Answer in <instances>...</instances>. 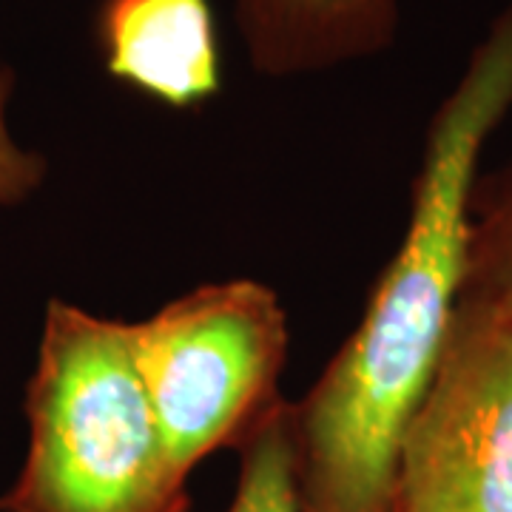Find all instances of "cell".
Segmentation results:
<instances>
[{
  "instance_id": "cell-1",
  "label": "cell",
  "mask_w": 512,
  "mask_h": 512,
  "mask_svg": "<svg viewBox=\"0 0 512 512\" xmlns=\"http://www.w3.org/2000/svg\"><path fill=\"white\" fill-rule=\"evenodd\" d=\"M510 111L512 0L427 126L407 231L359 325L293 402L299 512H393L404 424L461 302L481 151Z\"/></svg>"
},
{
  "instance_id": "cell-2",
  "label": "cell",
  "mask_w": 512,
  "mask_h": 512,
  "mask_svg": "<svg viewBox=\"0 0 512 512\" xmlns=\"http://www.w3.org/2000/svg\"><path fill=\"white\" fill-rule=\"evenodd\" d=\"M29 447L0 512H188L128 322L52 299L26 384Z\"/></svg>"
},
{
  "instance_id": "cell-3",
  "label": "cell",
  "mask_w": 512,
  "mask_h": 512,
  "mask_svg": "<svg viewBox=\"0 0 512 512\" xmlns=\"http://www.w3.org/2000/svg\"><path fill=\"white\" fill-rule=\"evenodd\" d=\"M128 330L160 430L188 473L211 453L242 450L288 404V313L265 282H208Z\"/></svg>"
},
{
  "instance_id": "cell-4",
  "label": "cell",
  "mask_w": 512,
  "mask_h": 512,
  "mask_svg": "<svg viewBox=\"0 0 512 512\" xmlns=\"http://www.w3.org/2000/svg\"><path fill=\"white\" fill-rule=\"evenodd\" d=\"M393 512H512V325L456 311L404 424Z\"/></svg>"
},
{
  "instance_id": "cell-5",
  "label": "cell",
  "mask_w": 512,
  "mask_h": 512,
  "mask_svg": "<svg viewBox=\"0 0 512 512\" xmlns=\"http://www.w3.org/2000/svg\"><path fill=\"white\" fill-rule=\"evenodd\" d=\"M97 43L114 80L171 109H194L222 89L211 0H103Z\"/></svg>"
},
{
  "instance_id": "cell-6",
  "label": "cell",
  "mask_w": 512,
  "mask_h": 512,
  "mask_svg": "<svg viewBox=\"0 0 512 512\" xmlns=\"http://www.w3.org/2000/svg\"><path fill=\"white\" fill-rule=\"evenodd\" d=\"M248 60L262 77H305L393 46L402 0H234Z\"/></svg>"
},
{
  "instance_id": "cell-7",
  "label": "cell",
  "mask_w": 512,
  "mask_h": 512,
  "mask_svg": "<svg viewBox=\"0 0 512 512\" xmlns=\"http://www.w3.org/2000/svg\"><path fill=\"white\" fill-rule=\"evenodd\" d=\"M458 311L512 325V171L476 185L467 276Z\"/></svg>"
},
{
  "instance_id": "cell-8",
  "label": "cell",
  "mask_w": 512,
  "mask_h": 512,
  "mask_svg": "<svg viewBox=\"0 0 512 512\" xmlns=\"http://www.w3.org/2000/svg\"><path fill=\"white\" fill-rule=\"evenodd\" d=\"M237 493L228 512H299L293 402H288L242 450Z\"/></svg>"
},
{
  "instance_id": "cell-9",
  "label": "cell",
  "mask_w": 512,
  "mask_h": 512,
  "mask_svg": "<svg viewBox=\"0 0 512 512\" xmlns=\"http://www.w3.org/2000/svg\"><path fill=\"white\" fill-rule=\"evenodd\" d=\"M12 69L0 60V208H12L35 194L46 177V160L32 148L20 146L9 126Z\"/></svg>"
}]
</instances>
